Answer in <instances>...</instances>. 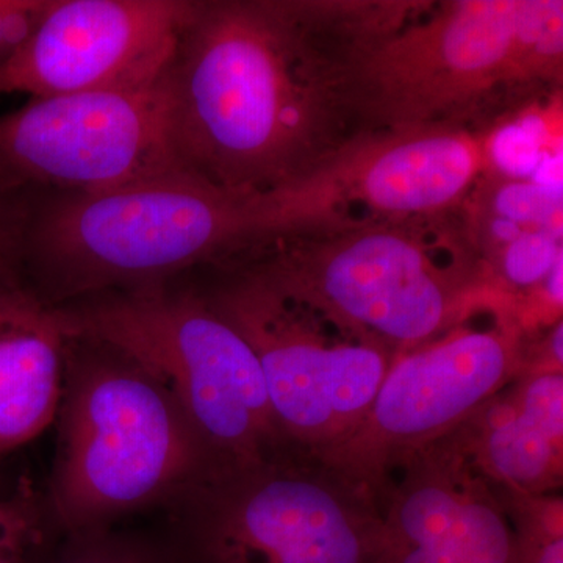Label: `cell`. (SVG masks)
Returning a JSON list of instances; mask_svg holds the SVG:
<instances>
[{"label": "cell", "instance_id": "obj_10", "mask_svg": "<svg viewBox=\"0 0 563 563\" xmlns=\"http://www.w3.org/2000/svg\"><path fill=\"white\" fill-rule=\"evenodd\" d=\"M488 140L450 125L363 133L295 187L254 199L255 243L339 228L354 203L391 222L455 210L490 172Z\"/></svg>", "mask_w": 563, "mask_h": 563}, {"label": "cell", "instance_id": "obj_19", "mask_svg": "<svg viewBox=\"0 0 563 563\" xmlns=\"http://www.w3.org/2000/svg\"><path fill=\"white\" fill-rule=\"evenodd\" d=\"M33 196L0 192V291L25 284V244Z\"/></svg>", "mask_w": 563, "mask_h": 563}, {"label": "cell", "instance_id": "obj_11", "mask_svg": "<svg viewBox=\"0 0 563 563\" xmlns=\"http://www.w3.org/2000/svg\"><path fill=\"white\" fill-rule=\"evenodd\" d=\"M184 172L169 140L163 76L129 90L31 99L0 117V192L38 198L113 190Z\"/></svg>", "mask_w": 563, "mask_h": 563}, {"label": "cell", "instance_id": "obj_16", "mask_svg": "<svg viewBox=\"0 0 563 563\" xmlns=\"http://www.w3.org/2000/svg\"><path fill=\"white\" fill-rule=\"evenodd\" d=\"M512 521L521 563H563V498L492 487Z\"/></svg>", "mask_w": 563, "mask_h": 563}, {"label": "cell", "instance_id": "obj_6", "mask_svg": "<svg viewBox=\"0 0 563 563\" xmlns=\"http://www.w3.org/2000/svg\"><path fill=\"white\" fill-rule=\"evenodd\" d=\"M239 257L339 328L395 352L431 342L501 299L472 258L443 265L410 222L355 220L274 236Z\"/></svg>", "mask_w": 563, "mask_h": 563}, {"label": "cell", "instance_id": "obj_5", "mask_svg": "<svg viewBox=\"0 0 563 563\" xmlns=\"http://www.w3.org/2000/svg\"><path fill=\"white\" fill-rule=\"evenodd\" d=\"M165 385L221 470L302 457L282 435L257 357L196 287L103 292L58 307Z\"/></svg>", "mask_w": 563, "mask_h": 563}, {"label": "cell", "instance_id": "obj_21", "mask_svg": "<svg viewBox=\"0 0 563 563\" xmlns=\"http://www.w3.org/2000/svg\"><path fill=\"white\" fill-rule=\"evenodd\" d=\"M563 373V321L536 332H526L521 374Z\"/></svg>", "mask_w": 563, "mask_h": 563}, {"label": "cell", "instance_id": "obj_18", "mask_svg": "<svg viewBox=\"0 0 563 563\" xmlns=\"http://www.w3.org/2000/svg\"><path fill=\"white\" fill-rule=\"evenodd\" d=\"M43 563H172L162 543L113 528L65 533Z\"/></svg>", "mask_w": 563, "mask_h": 563}, {"label": "cell", "instance_id": "obj_3", "mask_svg": "<svg viewBox=\"0 0 563 563\" xmlns=\"http://www.w3.org/2000/svg\"><path fill=\"white\" fill-rule=\"evenodd\" d=\"M254 240L252 199L187 172L113 190L38 196L25 244V285L54 307L169 284L221 265Z\"/></svg>", "mask_w": 563, "mask_h": 563}, {"label": "cell", "instance_id": "obj_2", "mask_svg": "<svg viewBox=\"0 0 563 563\" xmlns=\"http://www.w3.org/2000/svg\"><path fill=\"white\" fill-rule=\"evenodd\" d=\"M55 420L57 459L46 501L63 536L172 506L218 472L161 380L118 347L69 328Z\"/></svg>", "mask_w": 563, "mask_h": 563}, {"label": "cell", "instance_id": "obj_7", "mask_svg": "<svg viewBox=\"0 0 563 563\" xmlns=\"http://www.w3.org/2000/svg\"><path fill=\"white\" fill-rule=\"evenodd\" d=\"M169 509L172 563H376L379 504L321 461L221 470Z\"/></svg>", "mask_w": 563, "mask_h": 563}, {"label": "cell", "instance_id": "obj_14", "mask_svg": "<svg viewBox=\"0 0 563 563\" xmlns=\"http://www.w3.org/2000/svg\"><path fill=\"white\" fill-rule=\"evenodd\" d=\"M443 439L492 487H563V373L521 374Z\"/></svg>", "mask_w": 563, "mask_h": 563}, {"label": "cell", "instance_id": "obj_9", "mask_svg": "<svg viewBox=\"0 0 563 563\" xmlns=\"http://www.w3.org/2000/svg\"><path fill=\"white\" fill-rule=\"evenodd\" d=\"M484 309L431 342L396 352L365 420L322 459L379 507L407 459L453 432L520 376L526 332L512 307L498 303L479 324Z\"/></svg>", "mask_w": 563, "mask_h": 563}, {"label": "cell", "instance_id": "obj_20", "mask_svg": "<svg viewBox=\"0 0 563 563\" xmlns=\"http://www.w3.org/2000/svg\"><path fill=\"white\" fill-rule=\"evenodd\" d=\"M47 5L49 0H0V66L31 38Z\"/></svg>", "mask_w": 563, "mask_h": 563}, {"label": "cell", "instance_id": "obj_17", "mask_svg": "<svg viewBox=\"0 0 563 563\" xmlns=\"http://www.w3.org/2000/svg\"><path fill=\"white\" fill-rule=\"evenodd\" d=\"M62 536L31 487L0 496V563H43Z\"/></svg>", "mask_w": 563, "mask_h": 563}, {"label": "cell", "instance_id": "obj_1", "mask_svg": "<svg viewBox=\"0 0 563 563\" xmlns=\"http://www.w3.org/2000/svg\"><path fill=\"white\" fill-rule=\"evenodd\" d=\"M424 3L198 0L163 74L180 168L244 199L307 179L368 132L363 57Z\"/></svg>", "mask_w": 563, "mask_h": 563}, {"label": "cell", "instance_id": "obj_15", "mask_svg": "<svg viewBox=\"0 0 563 563\" xmlns=\"http://www.w3.org/2000/svg\"><path fill=\"white\" fill-rule=\"evenodd\" d=\"M68 325L22 284L0 291V461L55 421Z\"/></svg>", "mask_w": 563, "mask_h": 563}, {"label": "cell", "instance_id": "obj_13", "mask_svg": "<svg viewBox=\"0 0 563 563\" xmlns=\"http://www.w3.org/2000/svg\"><path fill=\"white\" fill-rule=\"evenodd\" d=\"M376 563H521L512 521L446 439L393 474Z\"/></svg>", "mask_w": 563, "mask_h": 563}, {"label": "cell", "instance_id": "obj_8", "mask_svg": "<svg viewBox=\"0 0 563 563\" xmlns=\"http://www.w3.org/2000/svg\"><path fill=\"white\" fill-rule=\"evenodd\" d=\"M217 268L220 279L199 290L257 357L282 435L322 461L365 420L396 352L339 328L242 257Z\"/></svg>", "mask_w": 563, "mask_h": 563}, {"label": "cell", "instance_id": "obj_12", "mask_svg": "<svg viewBox=\"0 0 563 563\" xmlns=\"http://www.w3.org/2000/svg\"><path fill=\"white\" fill-rule=\"evenodd\" d=\"M198 0H49L0 66V95L31 99L129 90L161 80Z\"/></svg>", "mask_w": 563, "mask_h": 563}, {"label": "cell", "instance_id": "obj_4", "mask_svg": "<svg viewBox=\"0 0 563 563\" xmlns=\"http://www.w3.org/2000/svg\"><path fill=\"white\" fill-rule=\"evenodd\" d=\"M563 77L562 0L426 3L366 52V131L473 129Z\"/></svg>", "mask_w": 563, "mask_h": 563}]
</instances>
